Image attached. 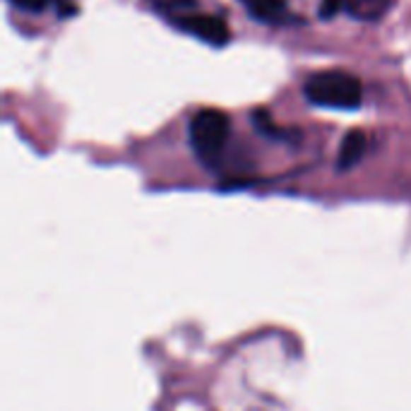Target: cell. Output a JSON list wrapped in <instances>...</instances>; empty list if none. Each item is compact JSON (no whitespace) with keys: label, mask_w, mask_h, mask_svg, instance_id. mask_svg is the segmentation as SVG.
Here are the masks:
<instances>
[{"label":"cell","mask_w":411,"mask_h":411,"mask_svg":"<svg viewBox=\"0 0 411 411\" xmlns=\"http://www.w3.org/2000/svg\"><path fill=\"white\" fill-rule=\"evenodd\" d=\"M308 104L332 111H356L364 104V84L354 72L320 70L303 82Z\"/></svg>","instance_id":"obj_1"},{"label":"cell","mask_w":411,"mask_h":411,"mask_svg":"<svg viewBox=\"0 0 411 411\" xmlns=\"http://www.w3.org/2000/svg\"><path fill=\"white\" fill-rule=\"evenodd\" d=\"M231 137V120L219 108H202L188 123L190 149L204 168H219Z\"/></svg>","instance_id":"obj_2"},{"label":"cell","mask_w":411,"mask_h":411,"mask_svg":"<svg viewBox=\"0 0 411 411\" xmlns=\"http://www.w3.org/2000/svg\"><path fill=\"white\" fill-rule=\"evenodd\" d=\"M164 20L171 22L173 27L180 29L183 34L195 36L197 41H202V44H207V46L221 48L231 41V29H228V24L216 15L200 12V8L176 12V15H168Z\"/></svg>","instance_id":"obj_3"},{"label":"cell","mask_w":411,"mask_h":411,"mask_svg":"<svg viewBox=\"0 0 411 411\" xmlns=\"http://www.w3.org/2000/svg\"><path fill=\"white\" fill-rule=\"evenodd\" d=\"M241 5L253 20L270 24V27H282V24L296 22L286 0H241Z\"/></svg>","instance_id":"obj_4"},{"label":"cell","mask_w":411,"mask_h":411,"mask_svg":"<svg viewBox=\"0 0 411 411\" xmlns=\"http://www.w3.org/2000/svg\"><path fill=\"white\" fill-rule=\"evenodd\" d=\"M395 0H342V12L359 22H380L388 17Z\"/></svg>","instance_id":"obj_5"},{"label":"cell","mask_w":411,"mask_h":411,"mask_svg":"<svg viewBox=\"0 0 411 411\" xmlns=\"http://www.w3.org/2000/svg\"><path fill=\"white\" fill-rule=\"evenodd\" d=\"M366 149H368L366 132H361V130L347 132V137H344L340 144V152H337V171H352V168L366 156Z\"/></svg>","instance_id":"obj_6"},{"label":"cell","mask_w":411,"mask_h":411,"mask_svg":"<svg viewBox=\"0 0 411 411\" xmlns=\"http://www.w3.org/2000/svg\"><path fill=\"white\" fill-rule=\"evenodd\" d=\"M253 125H255V130L260 135L270 137V140H279V142H289L291 140V130L286 128H279V125L274 123V118H272L270 111H265V108H257L255 113H253Z\"/></svg>","instance_id":"obj_7"},{"label":"cell","mask_w":411,"mask_h":411,"mask_svg":"<svg viewBox=\"0 0 411 411\" xmlns=\"http://www.w3.org/2000/svg\"><path fill=\"white\" fill-rule=\"evenodd\" d=\"M48 3H51V0H10V5H15V8H20L24 12H32V15L44 12L48 8Z\"/></svg>","instance_id":"obj_8"},{"label":"cell","mask_w":411,"mask_h":411,"mask_svg":"<svg viewBox=\"0 0 411 411\" xmlns=\"http://www.w3.org/2000/svg\"><path fill=\"white\" fill-rule=\"evenodd\" d=\"M337 12H342V0H323L318 8L320 20H332Z\"/></svg>","instance_id":"obj_9"}]
</instances>
